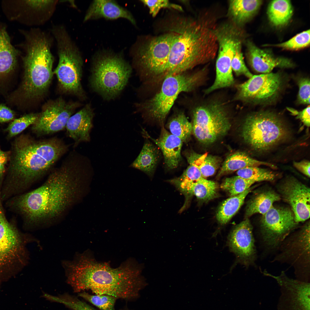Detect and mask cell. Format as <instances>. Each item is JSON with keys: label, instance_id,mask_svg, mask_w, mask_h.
Wrapping results in <instances>:
<instances>
[{"label": "cell", "instance_id": "cell-7", "mask_svg": "<svg viewBox=\"0 0 310 310\" xmlns=\"http://www.w3.org/2000/svg\"><path fill=\"white\" fill-rule=\"evenodd\" d=\"M0 196V284L15 276L28 264V243L38 240L20 232L7 219Z\"/></svg>", "mask_w": 310, "mask_h": 310}, {"label": "cell", "instance_id": "cell-8", "mask_svg": "<svg viewBox=\"0 0 310 310\" xmlns=\"http://www.w3.org/2000/svg\"><path fill=\"white\" fill-rule=\"evenodd\" d=\"M51 32L56 41L59 57L53 73L64 91L85 99L81 83L83 62L80 52L64 26H53Z\"/></svg>", "mask_w": 310, "mask_h": 310}, {"label": "cell", "instance_id": "cell-44", "mask_svg": "<svg viewBox=\"0 0 310 310\" xmlns=\"http://www.w3.org/2000/svg\"><path fill=\"white\" fill-rule=\"evenodd\" d=\"M310 109L309 106L299 111L292 108H288L292 113L296 116L297 119H300L303 124L307 127H309L310 124Z\"/></svg>", "mask_w": 310, "mask_h": 310}, {"label": "cell", "instance_id": "cell-27", "mask_svg": "<svg viewBox=\"0 0 310 310\" xmlns=\"http://www.w3.org/2000/svg\"><path fill=\"white\" fill-rule=\"evenodd\" d=\"M261 165L276 168L273 164L253 158L245 153L237 152L228 157L223 162L218 174V177L232 173L248 167H258Z\"/></svg>", "mask_w": 310, "mask_h": 310}, {"label": "cell", "instance_id": "cell-10", "mask_svg": "<svg viewBox=\"0 0 310 310\" xmlns=\"http://www.w3.org/2000/svg\"><path fill=\"white\" fill-rule=\"evenodd\" d=\"M204 71L171 75L163 79L160 91L144 102L136 104L140 111L145 112L153 119L162 123L179 95L195 89L203 80Z\"/></svg>", "mask_w": 310, "mask_h": 310}, {"label": "cell", "instance_id": "cell-16", "mask_svg": "<svg viewBox=\"0 0 310 310\" xmlns=\"http://www.w3.org/2000/svg\"><path fill=\"white\" fill-rule=\"evenodd\" d=\"M75 104L67 102L59 98L47 104L32 125V131L38 137L50 135L65 129L72 115Z\"/></svg>", "mask_w": 310, "mask_h": 310}, {"label": "cell", "instance_id": "cell-12", "mask_svg": "<svg viewBox=\"0 0 310 310\" xmlns=\"http://www.w3.org/2000/svg\"><path fill=\"white\" fill-rule=\"evenodd\" d=\"M310 222L283 241L272 261L289 264L298 280L309 282L310 273Z\"/></svg>", "mask_w": 310, "mask_h": 310}, {"label": "cell", "instance_id": "cell-37", "mask_svg": "<svg viewBox=\"0 0 310 310\" xmlns=\"http://www.w3.org/2000/svg\"><path fill=\"white\" fill-rule=\"evenodd\" d=\"M78 296L101 310H113L116 300L115 297L106 295H92L85 291L78 293Z\"/></svg>", "mask_w": 310, "mask_h": 310}, {"label": "cell", "instance_id": "cell-5", "mask_svg": "<svg viewBox=\"0 0 310 310\" xmlns=\"http://www.w3.org/2000/svg\"><path fill=\"white\" fill-rule=\"evenodd\" d=\"M20 31L24 39L21 44L24 53L23 90L28 98H39L47 91L53 73L54 58L51 51L52 39L38 28Z\"/></svg>", "mask_w": 310, "mask_h": 310}, {"label": "cell", "instance_id": "cell-46", "mask_svg": "<svg viewBox=\"0 0 310 310\" xmlns=\"http://www.w3.org/2000/svg\"><path fill=\"white\" fill-rule=\"evenodd\" d=\"M294 166L307 176L310 177V163L309 161L303 160L300 162H294Z\"/></svg>", "mask_w": 310, "mask_h": 310}, {"label": "cell", "instance_id": "cell-17", "mask_svg": "<svg viewBox=\"0 0 310 310\" xmlns=\"http://www.w3.org/2000/svg\"><path fill=\"white\" fill-rule=\"evenodd\" d=\"M253 227L246 218L236 225L229 234L227 244L236 255L237 261L248 268L255 266L257 255Z\"/></svg>", "mask_w": 310, "mask_h": 310}, {"label": "cell", "instance_id": "cell-38", "mask_svg": "<svg viewBox=\"0 0 310 310\" xmlns=\"http://www.w3.org/2000/svg\"><path fill=\"white\" fill-rule=\"evenodd\" d=\"M39 114L37 113H29L14 120L6 129L9 137L15 136L32 125L37 119Z\"/></svg>", "mask_w": 310, "mask_h": 310}, {"label": "cell", "instance_id": "cell-26", "mask_svg": "<svg viewBox=\"0 0 310 310\" xmlns=\"http://www.w3.org/2000/svg\"><path fill=\"white\" fill-rule=\"evenodd\" d=\"M20 51L12 45L6 27L0 24V75L7 73L15 67Z\"/></svg>", "mask_w": 310, "mask_h": 310}, {"label": "cell", "instance_id": "cell-33", "mask_svg": "<svg viewBox=\"0 0 310 310\" xmlns=\"http://www.w3.org/2000/svg\"><path fill=\"white\" fill-rule=\"evenodd\" d=\"M170 133L186 142L190 138L192 131V125L184 114L179 113L174 115L168 123Z\"/></svg>", "mask_w": 310, "mask_h": 310}, {"label": "cell", "instance_id": "cell-42", "mask_svg": "<svg viewBox=\"0 0 310 310\" xmlns=\"http://www.w3.org/2000/svg\"><path fill=\"white\" fill-rule=\"evenodd\" d=\"M297 84L299 90L297 97L299 103L309 104L310 103V80L306 78H301L299 79Z\"/></svg>", "mask_w": 310, "mask_h": 310}, {"label": "cell", "instance_id": "cell-43", "mask_svg": "<svg viewBox=\"0 0 310 310\" xmlns=\"http://www.w3.org/2000/svg\"><path fill=\"white\" fill-rule=\"evenodd\" d=\"M204 178L199 169L195 166L189 164L180 177L176 178L178 180L186 182H192Z\"/></svg>", "mask_w": 310, "mask_h": 310}, {"label": "cell", "instance_id": "cell-2", "mask_svg": "<svg viewBox=\"0 0 310 310\" xmlns=\"http://www.w3.org/2000/svg\"><path fill=\"white\" fill-rule=\"evenodd\" d=\"M62 265L67 282L76 292L90 290L96 295H106L131 300L138 297L144 286L140 271L131 259L114 268L98 262L87 251L75 255Z\"/></svg>", "mask_w": 310, "mask_h": 310}, {"label": "cell", "instance_id": "cell-29", "mask_svg": "<svg viewBox=\"0 0 310 310\" xmlns=\"http://www.w3.org/2000/svg\"><path fill=\"white\" fill-rule=\"evenodd\" d=\"M159 156V152L156 148L150 141H147L131 166L151 175L155 169Z\"/></svg>", "mask_w": 310, "mask_h": 310}, {"label": "cell", "instance_id": "cell-34", "mask_svg": "<svg viewBox=\"0 0 310 310\" xmlns=\"http://www.w3.org/2000/svg\"><path fill=\"white\" fill-rule=\"evenodd\" d=\"M237 176L256 182L272 181L276 177L275 173L269 169L257 166L247 167L237 171Z\"/></svg>", "mask_w": 310, "mask_h": 310}, {"label": "cell", "instance_id": "cell-18", "mask_svg": "<svg viewBox=\"0 0 310 310\" xmlns=\"http://www.w3.org/2000/svg\"><path fill=\"white\" fill-rule=\"evenodd\" d=\"M277 189L280 197L290 206L297 222L299 223L309 218V187L294 177H290L282 181Z\"/></svg>", "mask_w": 310, "mask_h": 310}, {"label": "cell", "instance_id": "cell-35", "mask_svg": "<svg viewBox=\"0 0 310 310\" xmlns=\"http://www.w3.org/2000/svg\"><path fill=\"white\" fill-rule=\"evenodd\" d=\"M255 183L237 175L226 178L221 183L220 187L232 196L243 192Z\"/></svg>", "mask_w": 310, "mask_h": 310}, {"label": "cell", "instance_id": "cell-31", "mask_svg": "<svg viewBox=\"0 0 310 310\" xmlns=\"http://www.w3.org/2000/svg\"><path fill=\"white\" fill-rule=\"evenodd\" d=\"M252 187L243 192L224 200L219 207L216 218L222 225L226 224L236 213L244 202L247 195L255 187Z\"/></svg>", "mask_w": 310, "mask_h": 310}, {"label": "cell", "instance_id": "cell-23", "mask_svg": "<svg viewBox=\"0 0 310 310\" xmlns=\"http://www.w3.org/2000/svg\"><path fill=\"white\" fill-rule=\"evenodd\" d=\"M147 135L160 149L168 168L173 169L177 168L182 159L181 151L183 142L181 140L171 134L163 126L158 138L154 139Z\"/></svg>", "mask_w": 310, "mask_h": 310}, {"label": "cell", "instance_id": "cell-28", "mask_svg": "<svg viewBox=\"0 0 310 310\" xmlns=\"http://www.w3.org/2000/svg\"><path fill=\"white\" fill-rule=\"evenodd\" d=\"M281 197L278 193L272 189H267L258 193L248 202L245 211L247 218L254 214L263 215L273 205L274 202Z\"/></svg>", "mask_w": 310, "mask_h": 310}, {"label": "cell", "instance_id": "cell-9", "mask_svg": "<svg viewBox=\"0 0 310 310\" xmlns=\"http://www.w3.org/2000/svg\"><path fill=\"white\" fill-rule=\"evenodd\" d=\"M131 72V66L121 55L111 53H100L93 61L90 84L104 99H113L125 87Z\"/></svg>", "mask_w": 310, "mask_h": 310}, {"label": "cell", "instance_id": "cell-32", "mask_svg": "<svg viewBox=\"0 0 310 310\" xmlns=\"http://www.w3.org/2000/svg\"><path fill=\"white\" fill-rule=\"evenodd\" d=\"M293 9L289 0L272 1L269 5L267 13L269 19L274 26L282 27L286 25L290 20Z\"/></svg>", "mask_w": 310, "mask_h": 310}, {"label": "cell", "instance_id": "cell-45", "mask_svg": "<svg viewBox=\"0 0 310 310\" xmlns=\"http://www.w3.org/2000/svg\"><path fill=\"white\" fill-rule=\"evenodd\" d=\"M13 112L6 106L0 104V122L10 121L14 117Z\"/></svg>", "mask_w": 310, "mask_h": 310}, {"label": "cell", "instance_id": "cell-4", "mask_svg": "<svg viewBox=\"0 0 310 310\" xmlns=\"http://www.w3.org/2000/svg\"><path fill=\"white\" fill-rule=\"evenodd\" d=\"M183 20L172 42L163 79L184 73L215 57L218 44L214 20L207 17Z\"/></svg>", "mask_w": 310, "mask_h": 310}, {"label": "cell", "instance_id": "cell-47", "mask_svg": "<svg viewBox=\"0 0 310 310\" xmlns=\"http://www.w3.org/2000/svg\"><path fill=\"white\" fill-rule=\"evenodd\" d=\"M10 152H5L0 148V181H1L5 170V166L9 159Z\"/></svg>", "mask_w": 310, "mask_h": 310}, {"label": "cell", "instance_id": "cell-14", "mask_svg": "<svg viewBox=\"0 0 310 310\" xmlns=\"http://www.w3.org/2000/svg\"><path fill=\"white\" fill-rule=\"evenodd\" d=\"M175 35L171 32L153 38L137 48L133 61L140 75L162 77Z\"/></svg>", "mask_w": 310, "mask_h": 310}, {"label": "cell", "instance_id": "cell-19", "mask_svg": "<svg viewBox=\"0 0 310 310\" xmlns=\"http://www.w3.org/2000/svg\"><path fill=\"white\" fill-rule=\"evenodd\" d=\"M57 1H7L4 6V12L7 17L12 21L26 24H34V18H36L37 14L48 19L53 13Z\"/></svg>", "mask_w": 310, "mask_h": 310}, {"label": "cell", "instance_id": "cell-21", "mask_svg": "<svg viewBox=\"0 0 310 310\" xmlns=\"http://www.w3.org/2000/svg\"><path fill=\"white\" fill-rule=\"evenodd\" d=\"M94 115L93 109L89 103L69 119L65 129L67 135L74 141V146L90 141Z\"/></svg>", "mask_w": 310, "mask_h": 310}, {"label": "cell", "instance_id": "cell-40", "mask_svg": "<svg viewBox=\"0 0 310 310\" xmlns=\"http://www.w3.org/2000/svg\"><path fill=\"white\" fill-rule=\"evenodd\" d=\"M242 42L237 46L231 62V68L237 76L243 75L249 78L253 75L246 67L242 51Z\"/></svg>", "mask_w": 310, "mask_h": 310}, {"label": "cell", "instance_id": "cell-22", "mask_svg": "<svg viewBox=\"0 0 310 310\" xmlns=\"http://www.w3.org/2000/svg\"><path fill=\"white\" fill-rule=\"evenodd\" d=\"M103 18L107 20L124 18L135 25L133 16L128 10L121 7L115 1L94 0L90 5L85 15L84 21Z\"/></svg>", "mask_w": 310, "mask_h": 310}, {"label": "cell", "instance_id": "cell-41", "mask_svg": "<svg viewBox=\"0 0 310 310\" xmlns=\"http://www.w3.org/2000/svg\"><path fill=\"white\" fill-rule=\"evenodd\" d=\"M141 1L148 7L150 14L153 17L156 16L160 9L163 8L172 9L181 11H183L180 6L170 2L168 0H145Z\"/></svg>", "mask_w": 310, "mask_h": 310}, {"label": "cell", "instance_id": "cell-6", "mask_svg": "<svg viewBox=\"0 0 310 310\" xmlns=\"http://www.w3.org/2000/svg\"><path fill=\"white\" fill-rule=\"evenodd\" d=\"M287 124L273 112H255L245 119L241 129V137L257 155H266L290 139L291 129Z\"/></svg>", "mask_w": 310, "mask_h": 310}, {"label": "cell", "instance_id": "cell-13", "mask_svg": "<svg viewBox=\"0 0 310 310\" xmlns=\"http://www.w3.org/2000/svg\"><path fill=\"white\" fill-rule=\"evenodd\" d=\"M298 225L291 209L273 206L262 215L260 221L259 238L264 252H277L283 241Z\"/></svg>", "mask_w": 310, "mask_h": 310}, {"label": "cell", "instance_id": "cell-11", "mask_svg": "<svg viewBox=\"0 0 310 310\" xmlns=\"http://www.w3.org/2000/svg\"><path fill=\"white\" fill-rule=\"evenodd\" d=\"M193 115L192 131L198 141L205 145L213 143L225 135L231 127L225 105L218 101L197 106Z\"/></svg>", "mask_w": 310, "mask_h": 310}, {"label": "cell", "instance_id": "cell-15", "mask_svg": "<svg viewBox=\"0 0 310 310\" xmlns=\"http://www.w3.org/2000/svg\"><path fill=\"white\" fill-rule=\"evenodd\" d=\"M284 83L279 73L253 75L237 86L234 99L254 104L271 103L278 98Z\"/></svg>", "mask_w": 310, "mask_h": 310}, {"label": "cell", "instance_id": "cell-39", "mask_svg": "<svg viewBox=\"0 0 310 310\" xmlns=\"http://www.w3.org/2000/svg\"><path fill=\"white\" fill-rule=\"evenodd\" d=\"M310 35L309 30H307L299 33L286 41L274 46L287 50L301 49L309 45Z\"/></svg>", "mask_w": 310, "mask_h": 310}, {"label": "cell", "instance_id": "cell-1", "mask_svg": "<svg viewBox=\"0 0 310 310\" xmlns=\"http://www.w3.org/2000/svg\"><path fill=\"white\" fill-rule=\"evenodd\" d=\"M93 171L87 157L71 151L60 165L51 171L41 186L15 198L12 207L30 227L52 225L85 196Z\"/></svg>", "mask_w": 310, "mask_h": 310}, {"label": "cell", "instance_id": "cell-36", "mask_svg": "<svg viewBox=\"0 0 310 310\" xmlns=\"http://www.w3.org/2000/svg\"><path fill=\"white\" fill-rule=\"evenodd\" d=\"M43 296L49 301L61 303L73 310H96L85 302L68 294L55 296L44 293Z\"/></svg>", "mask_w": 310, "mask_h": 310}, {"label": "cell", "instance_id": "cell-25", "mask_svg": "<svg viewBox=\"0 0 310 310\" xmlns=\"http://www.w3.org/2000/svg\"><path fill=\"white\" fill-rule=\"evenodd\" d=\"M262 3L257 0L230 1L228 14L231 22L240 27L253 17Z\"/></svg>", "mask_w": 310, "mask_h": 310}, {"label": "cell", "instance_id": "cell-24", "mask_svg": "<svg viewBox=\"0 0 310 310\" xmlns=\"http://www.w3.org/2000/svg\"><path fill=\"white\" fill-rule=\"evenodd\" d=\"M169 181L184 194L186 199L194 195L199 199L207 201L213 199L217 194V186L216 183L204 178L190 182L179 181L176 178Z\"/></svg>", "mask_w": 310, "mask_h": 310}, {"label": "cell", "instance_id": "cell-30", "mask_svg": "<svg viewBox=\"0 0 310 310\" xmlns=\"http://www.w3.org/2000/svg\"><path fill=\"white\" fill-rule=\"evenodd\" d=\"M185 156L189 164L196 167L205 179L215 174L221 162L218 157L209 154L207 152L199 154L191 152L186 153Z\"/></svg>", "mask_w": 310, "mask_h": 310}, {"label": "cell", "instance_id": "cell-20", "mask_svg": "<svg viewBox=\"0 0 310 310\" xmlns=\"http://www.w3.org/2000/svg\"><path fill=\"white\" fill-rule=\"evenodd\" d=\"M246 56L249 63L255 71L268 73L275 68H289L294 67L291 60L284 57H276L266 50L261 49L252 42L246 43Z\"/></svg>", "mask_w": 310, "mask_h": 310}, {"label": "cell", "instance_id": "cell-3", "mask_svg": "<svg viewBox=\"0 0 310 310\" xmlns=\"http://www.w3.org/2000/svg\"><path fill=\"white\" fill-rule=\"evenodd\" d=\"M68 147L55 137L36 140L22 135L17 138L10 152L3 195L7 197L23 191L49 173Z\"/></svg>", "mask_w": 310, "mask_h": 310}]
</instances>
